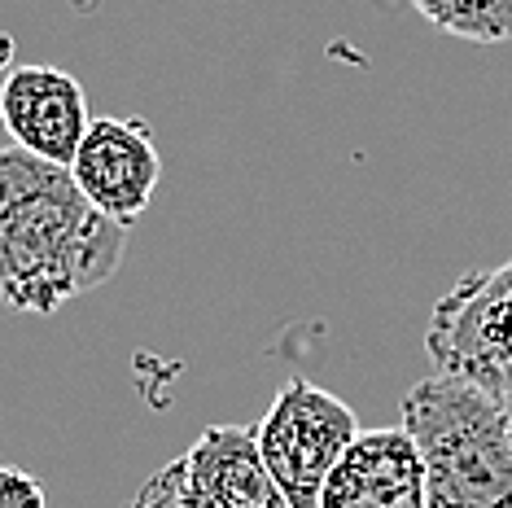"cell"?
<instances>
[{"instance_id": "1", "label": "cell", "mask_w": 512, "mask_h": 508, "mask_svg": "<svg viewBox=\"0 0 512 508\" xmlns=\"http://www.w3.org/2000/svg\"><path fill=\"white\" fill-rule=\"evenodd\" d=\"M123 250L127 224L101 215L66 176L0 215V303L53 316L66 298L106 285L123 268Z\"/></svg>"}, {"instance_id": "3", "label": "cell", "mask_w": 512, "mask_h": 508, "mask_svg": "<svg viewBox=\"0 0 512 508\" xmlns=\"http://www.w3.org/2000/svg\"><path fill=\"white\" fill-rule=\"evenodd\" d=\"M425 351L438 377L512 399V254L469 272L429 311Z\"/></svg>"}, {"instance_id": "11", "label": "cell", "mask_w": 512, "mask_h": 508, "mask_svg": "<svg viewBox=\"0 0 512 508\" xmlns=\"http://www.w3.org/2000/svg\"><path fill=\"white\" fill-rule=\"evenodd\" d=\"M0 508H49L44 482L18 465H0Z\"/></svg>"}, {"instance_id": "6", "label": "cell", "mask_w": 512, "mask_h": 508, "mask_svg": "<svg viewBox=\"0 0 512 508\" xmlns=\"http://www.w3.org/2000/svg\"><path fill=\"white\" fill-rule=\"evenodd\" d=\"M66 171H71L75 189L101 215H110L114 224H132L158 198L162 154L154 145L149 123L101 114V119L88 123L84 141L75 149V163Z\"/></svg>"}, {"instance_id": "2", "label": "cell", "mask_w": 512, "mask_h": 508, "mask_svg": "<svg viewBox=\"0 0 512 508\" xmlns=\"http://www.w3.org/2000/svg\"><path fill=\"white\" fill-rule=\"evenodd\" d=\"M399 408L425 465V508H512L504 399L434 373L416 381Z\"/></svg>"}, {"instance_id": "4", "label": "cell", "mask_w": 512, "mask_h": 508, "mask_svg": "<svg viewBox=\"0 0 512 508\" xmlns=\"http://www.w3.org/2000/svg\"><path fill=\"white\" fill-rule=\"evenodd\" d=\"M267 473L289 508H320L324 482L359 438V421L337 395L307 377H289L272 399L267 417L254 425Z\"/></svg>"}, {"instance_id": "8", "label": "cell", "mask_w": 512, "mask_h": 508, "mask_svg": "<svg viewBox=\"0 0 512 508\" xmlns=\"http://www.w3.org/2000/svg\"><path fill=\"white\" fill-rule=\"evenodd\" d=\"M320 508H425V465L412 434L359 430L324 482Z\"/></svg>"}, {"instance_id": "12", "label": "cell", "mask_w": 512, "mask_h": 508, "mask_svg": "<svg viewBox=\"0 0 512 508\" xmlns=\"http://www.w3.org/2000/svg\"><path fill=\"white\" fill-rule=\"evenodd\" d=\"M504 408H508V430H512V399H504Z\"/></svg>"}, {"instance_id": "5", "label": "cell", "mask_w": 512, "mask_h": 508, "mask_svg": "<svg viewBox=\"0 0 512 508\" xmlns=\"http://www.w3.org/2000/svg\"><path fill=\"white\" fill-rule=\"evenodd\" d=\"M132 508H289V500L263 465L254 425H206Z\"/></svg>"}, {"instance_id": "10", "label": "cell", "mask_w": 512, "mask_h": 508, "mask_svg": "<svg viewBox=\"0 0 512 508\" xmlns=\"http://www.w3.org/2000/svg\"><path fill=\"white\" fill-rule=\"evenodd\" d=\"M66 176H71L66 167L44 163V158L27 154V149H18V145L0 149V215H9L14 206L49 193L53 184H62Z\"/></svg>"}, {"instance_id": "7", "label": "cell", "mask_w": 512, "mask_h": 508, "mask_svg": "<svg viewBox=\"0 0 512 508\" xmlns=\"http://www.w3.org/2000/svg\"><path fill=\"white\" fill-rule=\"evenodd\" d=\"M88 123V92L62 66L31 62L0 79V127L9 132V145L44 163L71 167Z\"/></svg>"}, {"instance_id": "9", "label": "cell", "mask_w": 512, "mask_h": 508, "mask_svg": "<svg viewBox=\"0 0 512 508\" xmlns=\"http://www.w3.org/2000/svg\"><path fill=\"white\" fill-rule=\"evenodd\" d=\"M412 9L456 40L469 44L512 40V0H412Z\"/></svg>"}]
</instances>
